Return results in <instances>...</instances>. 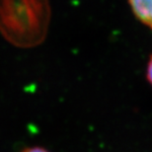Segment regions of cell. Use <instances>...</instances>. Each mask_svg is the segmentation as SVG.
<instances>
[{
  "mask_svg": "<svg viewBox=\"0 0 152 152\" xmlns=\"http://www.w3.org/2000/svg\"><path fill=\"white\" fill-rule=\"evenodd\" d=\"M22 152H48V151L42 147L34 146V147H27Z\"/></svg>",
  "mask_w": 152,
  "mask_h": 152,
  "instance_id": "4",
  "label": "cell"
},
{
  "mask_svg": "<svg viewBox=\"0 0 152 152\" xmlns=\"http://www.w3.org/2000/svg\"><path fill=\"white\" fill-rule=\"evenodd\" d=\"M48 0H0V33L18 48H34L47 38Z\"/></svg>",
  "mask_w": 152,
  "mask_h": 152,
  "instance_id": "1",
  "label": "cell"
},
{
  "mask_svg": "<svg viewBox=\"0 0 152 152\" xmlns=\"http://www.w3.org/2000/svg\"><path fill=\"white\" fill-rule=\"evenodd\" d=\"M129 3L135 17L152 29V0H129Z\"/></svg>",
  "mask_w": 152,
  "mask_h": 152,
  "instance_id": "2",
  "label": "cell"
},
{
  "mask_svg": "<svg viewBox=\"0 0 152 152\" xmlns=\"http://www.w3.org/2000/svg\"><path fill=\"white\" fill-rule=\"evenodd\" d=\"M146 77H147V80L149 81V83L152 85V56L150 57L149 61H148V64H147Z\"/></svg>",
  "mask_w": 152,
  "mask_h": 152,
  "instance_id": "3",
  "label": "cell"
}]
</instances>
